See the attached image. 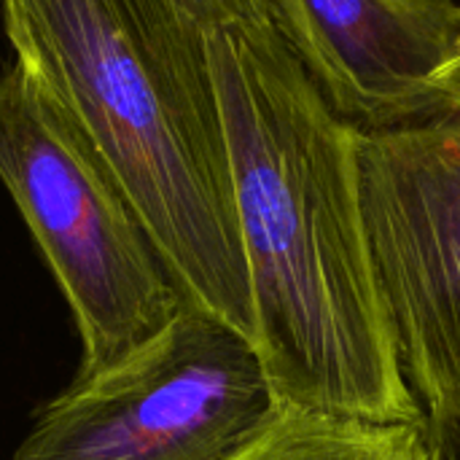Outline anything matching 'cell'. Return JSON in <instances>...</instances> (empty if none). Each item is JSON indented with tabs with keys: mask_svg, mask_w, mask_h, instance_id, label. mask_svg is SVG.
<instances>
[{
	"mask_svg": "<svg viewBox=\"0 0 460 460\" xmlns=\"http://www.w3.org/2000/svg\"><path fill=\"white\" fill-rule=\"evenodd\" d=\"M358 175L402 375L426 412L460 394V108L361 132Z\"/></svg>",
	"mask_w": 460,
	"mask_h": 460,
	"instance_id": "obj_5",
	"label": "cell"
},
{
	"mask_svg": "<svg viewBox=\"0 0 460 460\" xmlns=\"http://www.w3.org/2000/svg\"><path fill=\"white\" fill-rule=\"evenodd\" d=\"M437 86L447 94V100L460 108V32L456 38V46H453V54L447 57L445 67L439 70L437 75Z\"/></svg>",
	"mask_w": 460,
	"mask_h": 460,
	"instance_id": "obj_10",
	"label": "cell"
},
{
	"mask_svg": "<svg viewBox=\"0 0 460 460\" xmlns=\"http://www.w3.org/2000/svg\"><path fill=\"white\" fill-rule=\"evenodd\" d=\"M253 302L280 410L423 423L377 288L361 129L340 119L272 24L208 30Z\"/></svg>",
	"mask_w": 460,
	"mask_h": 460,
	"instance_id": "obj_1",
	"label": "cell"
},
{
	"mask_svg": "<svg viewBox=\"0 0 460 460\" xmlns=\"http://www.w3.org/2000/svg\"><path fill=\"white\" fill-rule=\"evenodd\" d=\"M332 111L361 132L456 108L437 86L460 32L456 0H264Z\"/></svg>",
	"mask_w": 460,
	"mask_h": 460,
	"instance_id": "obj_6",
	"label": "cell"
},
{
	"mask_svg": "<svg viewBox=\"0 0 460 460\" xmlns=\"http://www.w3.org/2000/svg\"><path fill=\"white\" fill-rule=\"evenodd\" d=\"M0 181L73 315L75 377L119 364L186 305L89 132L19 59L0 73Z\"/></svg>",
	"mask_w": 460,
	"mask_h": 460,
	"instance_id": "obj_3",
	"label": "cell"
},
{
	"mask_svg": "<svg viewBox=\"0 0 460 460\" xmlns=\"http://www.w3.org/2000/svg\"><path fill=\"white\" fill-rule=\"evenodd\" d=\"M226 460H426L423 423H369L280 410Z\"/></svg>",
	"mask_w": 460,
	"mask_h": 460,
	"instance_id": "obj_7",
	"label": "cell"
},
{
	"mask_svg": "<svg viewBox=\"0 0 460 460\" xmlns=\"http://www.w3.org/2000/svg\"><path fill=\"white\" fill-rule=\"evenodd\" d=\"M3 27L100 148L183 302L253 342L208 30L178 0H3Z\"/></svg>",
	"mask_w": 460,
	"mask_h": 460,
	"instance_id": "obj_2",
	"label": "cell"
},
{
	"mask_svg": "<svg viewBox=\"0 0 460 460\" xmlns=\"http://www.w3.org/2000/svg\"><path fill=\"white\" fill-rule=\"evenodd\" d=\"M278 412L253 342L183 305L127 358L49 399L11 460H226Z\"/></svg>",
	"mask_w": 460,
	"mask_h": 460,
	"instance_id": "obj_4",
	"label": "cell"
},
{
	"mask_svg": "<svg viewBox=\"0 0 460 460\" xmlns=\"http://www.w3.org/2000/svg\"><path fill=\"white\" fill-rule=\"evenodd\" d=\"M426 460H460V394L426 410Z\"/></svg>",
	"mask_w": 460,
	"mask_h": 460,
	"instance_id": "obj_9",
	"label": "cell"
},
{
	"mask_svg": "<svg viewBox=\"0 0 460 460\" xmlns=\"http://www.w3.org/2000/svg\"><path fill=\"white\" fill-rule=\"evenodd\" d=\"M178 3L205 30L224 27V24H245V27L270 24L264 0H178Z\"/></svg>",
	"mask_w": 460,
	"mask_h": 460,
	"instance_id": "obj_8",
	"label": "cell"
}]
</instances>
